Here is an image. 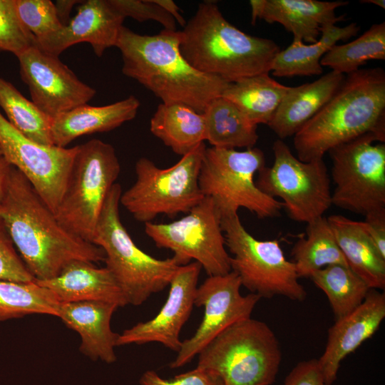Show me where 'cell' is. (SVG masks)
<instances>
[{"instance_id": "2", "label": "cell", "mask_w": 385, "mask_h": 385, "mask_svg": "<svg viewBox=\"0 0 385 385\" xmlns=\"http://www.w3.org/2000/svg\"><path fill=\"white\" fill-rule=\"evenodd\" d=\"M180 31L140 35L123 26L115 45L122 56V73L162 103H181L202 113L230 83L191 66L180 51Z\"/></svg>"}, {"instance_id": "23", "label": "cell", "mask_w": 385, "mask_h": 385, "mask_svg": "<svg viewBox=\"0 0 385 385\" xmlns=\"http://www.w3.org/2000/svg\"><path fill=\"white\" fill-rule=\"evenodd\" d=\"M345 76L332 71L311 83L289 87L268 126L281 140L294 135L330 100Z\"/></svg>"}, {"instance_id": "42", "label": "cell", "mask_w": 385, "mask_h": 385, "mask_svg": "<svg viewBox=\"0 0 385 385\" xmlns=\"http://www.w3.org/2000/svg\"><path fill=\"white\" fill-rule=\"evenodd\" d=\"M152 1L169 14L175 20L177 24L184 27L186 21L180 14L181 9L176 3L172 0H152Z\"/></svg>"}, {"instance_id": "29", "label": "cell", "mask_w": 385, "mask_h": 385, "mask_svg": "<svg viewBox=\"0 0 385 385\" xmlns=\"http://www.w3.org/2000/svg\"><path fill=\"white\" fill-rule=\"evenodd\" d=\"M206 140L212 147L252 148L259 136L257 125L252 123L232 102L220 96L213 99L202 113Z\"/></svg>"}, {"instance_id": "28", "label": "cell", "mask_w": 385, "mask_h": 385, "mask_svg": "<svg viewBox=\"0 0 385 385\" xmlns=\"http://www.w3.org/2000/svg\"><path fill=\"white\" fill-rule=\"evenodd\" d=\"M289 88L265 73L230 83L221 96L254 125H268Z\"/></svg>"}, {"instance_id": "1", "label": "cell", "mask_w": 385, "mask_h": 385, "mask_svg": "<svg viewBox=\"0 0 385 385\" xmlns=\"http://www.w3.org/2000/svg\"><path fill=\"white\" fill-rule=\"evenodd\" d=\"M0 217L28 270L36 280L57 276L70 262L104 261L98 246L64 228L26 177L11 166Z\"/></svg>"}, {"instance_id": "43", "label": "cell", "mask_w": 385, "mask_h": 385, "mask_svg": "<svg viewBox=\"0 0 385 385\" xmlns=\"http://www.w3.org/2000/svg\"><path fill=\"white\" fill-rule=\"evenodd\" d=\"M81 1L64 0L57 1L55 4L58 16L61 24L65 26L70 21L69 15L73 6Z\"/></svg>"}, {"instance_id": "36", "label": "cell", "mask_w": 385, "mask_h": 385, "mask_svg": "<svg viewBox=\"0 0 385 385\" xmlns=\"http://www.w3.org/2000/svg\"><path fill=\"white\" fill-rule=\"evenodd\" d=\"M35 37L20 21L14 0H0V51L16 57L36 45Z\"/></svg>"}, {"instance_id": "7", "label": "cell", "mask_w": 385, "mask_h": 385, "mask_svg": "<svg viewBox=\"0 0 385 385\" xmlns=\"http://www.w3.org/2000/svg\"><path fill=\"white\" fill-rule=\"evenodd\" d=\"M205 149L202 143L167 168L140 158L135 165L136 180L122 192L120 204L144 224L160 215L173 217L186 214L204 198L198 176Z\"/></svg>"}, {"instance_id": "11", "label": "cell", "mask_w": 385, "mask_h": 385, "mask_svg": "<svg viewBox=\"0 0 385 385\" xmlns=\"http://www.w3.org/2000/svg\"><path fill=\"white\" fill-rule=\"evenodd\" d=\"M274 161L258 173L257 188L282 200L289 217L308 223L322 217L332 203L330 179L323 159L301 161L281 139L272 145Z\"/></svg>"}, {"instance_id": "6", "label": "cell", "mask_w": 385, "mask_h": 385, "mask_svg": "<svg viewBox=\"0 0 385 385\" xmlns=\"http://www.w3.org/2000/svg\"><path fill=\"white\" fill-rule=\"evenodd\" d=\"M197 355L196 367L215 372L224 385H272L282 361L274 332L251 317L229 327Z\"/></svg>"}, {"instance_id": "44", "label": "cell", "mask_w": 385, "mask_h": 385, "mask_svg": "<svg viewBox=\"0 0 385 385\" xmlns=\"http://www.w3.org/2000/svg\"><path fill=\"white\" fill-rule=\"evenodd\" d=\"M11 165L4 159L3 156L0 157V204L4 198L7 180Z\"/></svg>"}, {"instance_id": "22", "label": "cell", "mask_w": 385, "mask_h": 385, "mask_svg": "<svg viewBox=\"0 0 385 385\" xmlns=\"http://www.w3.org/2000/svg\"><path fill=\"white\" fill-rule=\"evenodd\" d=\"M35 282L49 289L59 303L106 301L119 307L127 305L109 270L88 261H73L55 277Z\"/></svg>"}, {"instance_id": "8", "label": "cell", "mask_w": 385, "mask_h": 385, "mask_svg": "<svg viewBox=\"0 0 385 385\" xmlns=\"http://www.w3.org/2000/svg\"><path fill=\"white\" fill-rule=\"evenodd\" d=\"M120 165L113 146L99 139L78 145L66 189L55 212L72 234L93 243L104 202Z\"/></svg>"}, {"instance_id": "46", "label": "cell", "mask_w": 385, "mask_h": 385, "mask_svg": "<svg viewBox=\"0 0 385 385\" xmlns=\"http://www.w3.org/2000/svg\"><path fill=\"white\" fill-rule=\"evenodd\" d=\"M2 156V154H1V148H0V157Z\"/></svg>"}, {"instance_id": "30", "label": "cell", "mask_w": 385, "mask_h": 385, "mask_svg": "<svg viewBox=\"0 0 385 385\" xmlns=\"http://www.w3.org/2000/svg\"><path fill=\"white\" fill-rule=\"evenodd\" d=\"M307 225V236L299 238L292 250L299 278L309 277L315 271L331 265L349 267L327 217H320Z\"/></svg>"}, {"instance_id": "14", "label": "cell", "mask_w": 385, "mask_h": 385, "mask_svg": "<svg viewBox=\"0 0 385 385\" xmlns=\"http://www.w3.org/2000/svg\"><path fill=\"white\" fill-rule=\"evenodd\" d=\"M2 156L29 180L52 212L61 202L78 150L35 143L17 130L0 112Z\"/></svg>"}, {"instance_id": "38", "label": "cell", "mask_w": 385, "mask_h": 385, "mask_svg": "<svg viewBox=\"0 0 385 385\" xmlns=\"http://www.w3.org/2000/svg\"><path fill=\"white\" fill-rule=\"evenodd\" d=\"M111 4L123 16L139 22L155 21L165 30L176 31L175 20L152 0H109Z\"/></svg>"}, {"instance_id": "41", "label": "cell", "mask_w": 385, "mask_h": 385, "mask_svg": "<svg viewBox=\"0 0 385 385\" xmlns=\"http://www.w3.org/2000/svg\"><path fill=\"white\" fill-rule=\"evenodd\" d=\"M362 222L376 250L385 259V210L369 214Z\"/></svg>"}, {"instance_id": "26", "label": "cell", "mask_w": 385, "mask_h": 385, "mask_svg": "<svg viewBox=\"0 0 385 385\" xmlns=\"http://www.w3.org/2000/svg\"><path fill=\"white\" fill-rule=\"evenodd\" d=\"M360 26L353 22L339 27L335 24H327L320 29L321 36L314 43L305 44L302 41L294 39L284 50L274 58L271 71L277 77L294 76H312L322 73L320 61L323 56L339 41H346L355 36Z\"/></svg>"}, {"instance_id": "27", "label": "cell", "mask_w": 385, "mask_h": 385, "mask_svg": "<svg viewBox=\"0 0 385 385\" xmlns=\"http://www.w3.org/2000/svg\"><path fill=\"white\" fill-rule=\"evenodd\" d=\"M150 130L181 156L206 140L202 113L181 103H160L150 119Z\"/></svg>"}, {"instance_id": "21", "label": "cell", "mask_w": 385, "mask_h": 385, "mask_svg": "<svg viewBox=\"0 0 385 385\" xmlns=\"http://www.w3.org/2000/svg\"><path fill=\"white\" fill-rule=\"evenodd\" d=\"M119 307L106 301L60 303L58 317L81 337L80 351L93 361L112 364L118 334L113 332L111 320Z\"/></svg>"}, {"instance_id": "15", "label": "cell", "mask_w": 385, "mask_h": 385, "mask_svg": "<svg viewBox=\"0 0 385 385\" xmlns=\"http://www.w3.org/2000/svg\"><path fill=\"white\" fill-rule=\"evenodd\" d=\"M238 275L231 271L208 276L197 288L195 305L204 308V315L195 334L182 341L175 358L170 363L177 369L190 363L213 339L236 322L251 317L261 299L250 293L242 295Z\"/></svg>"}, {"instance_id": "20", "label": "cell", "mask_w": 385, "mask_h": 385, "mask_svg": "<svg viewBox=\"0 0 385 385\" xmlns=\"http://www.w3.org/2000/svg\"><path fill=\"white\" fill-rule=\"evenodd\" d=\"M348 1H322L317 0H251V23L257 19L279 23L294 39L308 43H316L322 26L335 24L344 20V16L335 15V10L347 5Z\"/></svg>"}, {"instance_id": "16", "label": "cell", "mask_w": 385, "mask_h": 385, "mask_svg": "<svg viewBox=\"0 0 385 385\" xmlns=\"http://www.w3.org/2000/svg\"><path fill=\"white\" fill-rule=\"evenodd\" d=\"M31 101L52 120L87 104L96 90L82 82L59 58L34 45L17 56Z\"/></svg>"}, {"instance_id": "34", "label": "cell", "mask_w": 385, "mask_h": 385, "mask_svg": "<svg viewBox=\"0 0 385 385\" xmlns=\"http://www.w3.org/2000/svg\"><path fill=\"white\" fill-rule=\"evenodd\" d=\"M371 60H385V22L373 24L355 40L333 46L322 58L320 64L347 75Z\"/></svg>"}, {"instance_id": "25", "label": "cell", "mask_w": 385, "mask_h": 385, "mask_svg": "<svg viewBox=\"0 0 385 385\" xmlns=\"http://www.w3.org/2000/svg\"><path fill=\"white\" fill-rule=\"evenodd\" d=\"M349 267L371 289L385 288V259L376 250L362 221L341 215L327 217Z\"/></svg>"}, {"instance_id": "37", "label": "cell", "mask_w": 385, "mask_h": 385, "mask_svg": "<svg viewBox=\"0 0 385 385\" xmlns=\"http://www.w3.org/2000/svg\"><path fill=\"white\" fill-rule=\"evenodd\" d=\"M5 223L0 217V279L31 282L34 277L18 254Z\"/></svg>"}, {"instance_id": "32", "label": "cell", "mask_w": 385, "mask_h": 385, "mask_svg": "<svg viewBox=\"0 0 385 385\" xmlns=\"http://www.w3.org/2000/svg\"><path fill=\"white\" fill-rule=\"evenodd\" d=\"M0 107L8 121L27 138L43 145H54L51 133L52 119L1 76Z\"/></svg>"}, {"instance_id": "12", "label": "cell", "mask_w": 385, "mask_h": 385, "mask_svg": "<svg viewBox=\"0 0 385 385\" xmlns=\"http://www.w3.org/2000/svg\"><path fill=\"white\" fill-rule=\"evenodd\" d=\"M365 134L330 150L332 205L364 217L385 210V145Z\"/></svg>"}, {"instance_id": "40", "label": "cell", "mask_w": 385, "mask_h": 385, "mask_svg": "<svg viewBox=\"0 0 385 385\" xmlns=\"http://www.w3.org/2000/svg\"><path fill=\"white\" fill-rule=\"evenodd\" d=\"M282 385H327L317 359L297 364L284 379Z\"/></svg>"}, {"instance_id": "17", "label": "cell", "mask_w": 385, "mask_h": 385, "mask_svg": "<svg viewBox=\"0 0 385 385\" xmlns=\"http://www.w3.org/2000/svg\"><path fill=\"white\" fill-rule=\"evenodd\" d=\"M201 269L197 262L180 265L169 283L167 299L159 312L118 334L116 346L157 342L177 353L182 343L181 329L195 305Z\"/></svg>"}, {"instance_id": "31", "label": "cell", "mask_w": 385, "mask_h": 385, "mask_svg": "<svg viewBox=\"0 0 385 385\" xmlns=\"http://www.w3.org/2000/svg\"><path fill=\"white\" fill-rule=\"evenodd\" d=\"M309 278L327 295L335 320L359 306L371 289L349 267L342 265H328Z\"/></svg>"}, {"instance_id": "4", "label": "cell", "mask_w": 385, "mask_h": 385, "mask_svg": "<svg viewBox=\"0 0 385 385\" xmlns=\"http://www.w3.org/2000/svg\"><path fill=\"white\" fill-rule=\"evenodd\" d=\"M180 51L197 71L229 83L270 73L280 51L272 40L231 24L215 2L200 3L180 31Z\"/></svg>"}, {"instance_id": "10", "label": "cell", "mask_w": 385, "mask_h": 385, "mask_svg": "<svg viewBox=\"0 0 385 385\" xmlns=\"http://www.w3.org/2000/svg\"><path fill=\"white\" fill-rule=\"evenodd\" d=\"M225 245L231 253V271L242 286L261 298L276 295L303 302L307 297L295 266L285 257L277 240H260L242 224L237 212L221 216Z\"/></svg>"}, {"instance_id": "13", "label": "cell", "mask_w": 385, "mask_h": 385, "mask_svg": "<svg viewBox=\"0 0 385 385\" xmlns=\"http://www.w3.org/2000/svg\"><path fill=\"white\" fill-rule=\"evenodd\" d=\"M145 232L158 247L172 251L180 265L197 262L208 276L231 272L221 215L210 197H204L179 220L145 223Z\"/></svg>"}, {"instance_id": "45", "label": "cell", "mask_w": 385, "mask_h": 385, "mask_svg": "<svg viewBox=\"0 0 385 385\" xmlns=\"http://www.w3.org/2000/svg\"><path fill=\"white\" fill-rule=\"evenodd\" d=\"M361 3L366 4H372L376 5L382 9L385 8V1L384 0H363L360 1Z\"/></svg>"}, {"instance_id": "9", "label": "cell", "mask_w": 385, "mask_h": 385, "mask_svg": "<svg viewBox=\"0 0 385 385\" xmlns=\"http://www.w3.org/2000/svg\"><path fill=\"white\" fill-rule=\"evenodd\" d=\"M265 166V156L257 148L235 149L206 148L198 176L204 197H210L220 215L244 207L259 218L280 215L282 204L262 192L255 175Z\"/></svg>"}, {"instance_id": "24", "label": "cell", "mask_w": 385, "mask_h": 385, "mask_svg": "<svg viewBox=\"0 0 385 385\" xmlns=\"http://www.w3.org/2000/svg\"><path fill=\"white\" fill-rule=\"evenodd\" d=\"M139 106L133 96L103 106H78L52 120L53 143L66 148L80 136L113 130L135 118Z\"/></svg>"}, {"instance_id": "33", "label": "cell", "mask_w": 385, "mask_h": 385, "mask_svg": "<svg viewBox=\"0 0 385 385\" xmlns=\"http://www.w3.org/2000/svg\"><path fill=\"white\" fill-rule=\"evenodd\" d=\"M59 304L53 293L35 280L17 282L0 279V322L32 314L58 317Z\"/></svg>"}, {"instance_id": "35", "label": "cell", "mask_w": 385, "mask_h": 385, "mask_svg": "<svg viewBox=\"0 0 385 385\" xmlns=\"http://www.w3.org/2000/svg\"><path fill=\"white\" fill-rule=\"evenodd\" d=\"M18 16L33 34L41 41L63 27L55 4L50 0H14Z\"/></svg>"}, {"instance_id": "19", "label": "cell", "mask_w": 385, "mask_h": 385, "mask_svg": "<svg viewBox=\"0 0 385 385\" xmlns=\"http://www.w3.org/2000/svg\"><path fill=\"white\" fill-rule=\"evenodd\" d=\"M385 318V294L370 289L362 303L328 330L324 351L317 359L325 383L332 385L342 361L379 329Z\"/></svg>"}, {"instance_id": "18", "label": "cell", "mask_w": 385, "mask_h": 385, "mask_svg": "<svg viewBox=\"0 0 385 385\" xmlns=\"http://www.w3.org/2000/svg\"><path fill=\"white\" fill-rule=\"evenodd\" d=\"M124 19L109 0L81 1L76 14L66 25L36 45L44 52L58 56L68 47L86 42L101 57L106 49L115 46Z\"/></svg>"}, {"instance_id": "3", "label": "cell", "mask_w": 385, "mask_h": 385, "mask_svg": "<svg viewBox=\"0 0 385 385\" xmlns=\"http://www.w3.org/2000/svg\"><path fill=\"white\" fill-rule=\"evenodd\" d=\"M365 134L385 141V72L379 67L346 75L330 100L294 135V147L299 160L309 162Z\"/></svg>"}, {"instance_id": "5", "label": "cell", "mask_w": 385, "mask_h": 385, "mask_svg": "<svg viewBox=\"0 0 385 385\" xmlns=\"http://www.w3.org/2000/svg\"><path fill=\"white\" fill-rule=\"evenodd\" d=\"M121 193L115 183L104 202L92 242L104 252L106 267L127 304L138 306L168 286L180 265L173 257L157 259L135 245L120 220Z\"/></svg>"}, {"instance_id": "39", "label": "cell", "mask_w": 385, "mask_h": 385, "mask_svg": "<svg viewBox=\"0 0 385 385\" xmlns=\"http://www.w3.org/2000/svg\"><path fill=\"white\" fill-rule=\"evenodd\" d=\"M140 385H224L215 372L196 367L172 379L161 377L153 370L145 371L139 380Z\"/></svg>"}]
</instances>
